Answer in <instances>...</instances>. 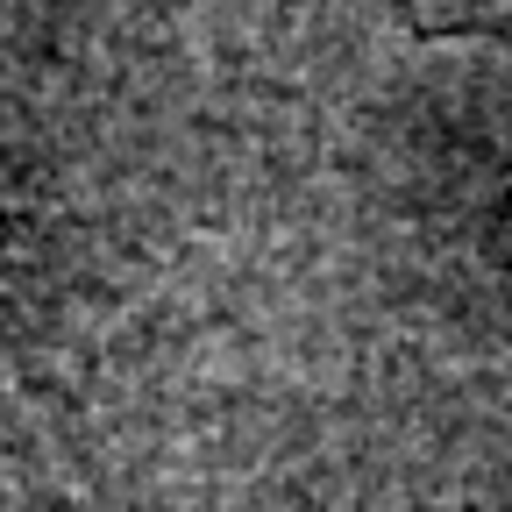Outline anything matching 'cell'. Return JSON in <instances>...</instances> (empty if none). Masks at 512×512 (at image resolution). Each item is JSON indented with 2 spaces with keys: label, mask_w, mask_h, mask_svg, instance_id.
Wrapping results in <instances>:
<instances>
[{
  "label": "cell",
  "mask_w": 512,
  "mask_h": 512,
  "mask_svg": "<svg viewBox=\"0 0 512 512\" xmlns=\"http://www.w3.org/2000/svg\"><path fill=\"white\" fill-rule=\"evenodd\" d=\"M15 235H22L15 221H0V256H8V242H15Z\"/></svg>",
  "instance_id": "7a4b0ae2"
},
{
  "label": "cell",
  "mask_w": 512,
  "mask_h": 512,
  "mask_svg": "<svg viewBox=\"0 0 512 512\" xmlns=\"http://www.w3.org/2000/svg\"><path fill=\"white\" fill-rule=\"evenodd\" d=\"M420 22H505L512 29V0H399Z\"/></svg>",
  "instance_id": "6da1fadb"
}]
</instances>
